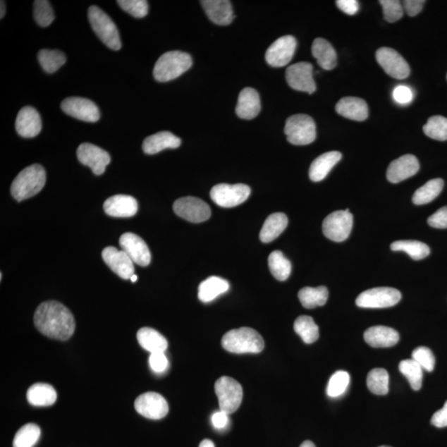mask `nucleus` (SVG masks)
<instances>
[{
	"label": "nucleus",
	"instance_id": "nucleus-44",
	"mask_svg": "<svg viewBox=\"0 0 447 447\" xmlns=\"http://www.w3.org/2000/svg\"><path fill=\"white\" fill-rule=\"evenodd\" d=\"M350 381V377L348 372L344 370L337 371L328 382L327 396L331 398H338L343 396L349 387Z\"/></svg>",
	"mask_w": 447,
	"mask_h": 447
},
{
	"label": "nucleus",
	"instance_id": "nucleus-20",
	"mask_svg": "<svg viewBox=\"0 0 447 447\" xmlns=\"http://www.w3.org/2000/svg\"><path fill=\"white\" fill-rule=\"evenodd\" d=\"M420 169V163L415 155H403L389 164L387 178L392 183H401L415 176Z\"/></svg>",
	"mask_w": 447,
	"mask_h": 447
},
{
	"label": "nucleus",
	"instance_id": "nucleus-40",
	"mask_svg": "<svg viewBox=\"0 0 447 447\" xmlns=\"http://www.w3.org/2000/svg\"><path fill=\"white\" fill-rule=\"evenodd\" d=\"M41 436L40 427L35 423H27L17 431L13 441V447H33Z\"/></svg>",
	"mask_w": 447,
	"mask_h": 447
},
{
	"label": "nucleus",
	"instance_id": "nucleus-17",
	"mask_svg": "<svg viewBox=\"0 0 447 447\" xmlns=\"http://www.w3.org/2000/svg\"><path fill=\"white\" fill-rule=\"evenodd\" d=\"M77 154L80 163L89 166L94 175H102L111 163V156L106 151L89 142L80 145Z\"/></svg>",
	"mask_w": 447,
	"mask_h": 447
},
{
	"label": "nucleus",
	"instance_id": "nucleus-23",
	"mask_svg": "<svg viewBox=\"0 0 447 447\" xmlns=\"http://www.w3.org/2000/svg\"><path fill=\"white\" fill-rule=\"evenodd\" d=\"M201 4L208 18L217 25H229L234 20L231 3L228 0H204Z\"/></svg>",
	"mask_w": 447,
	"mask_h": 447
},
{
	"label": "nucleus",
	"instance_id": "nucleus-47",
	"mask_svg": "<svg viewBox=\"0 0 447 447\" xmlns=\"http://www.w3.org/2000/svg\"><path fill=\"white\" fill-rule=\"evenodd\" d=\"M412 359L415 360L417 364H420L423 369L431 372L435 368L436 359L432 351L425 346L417 347L413 350Z\"/></svg>",
	"mask_w": 447,
	"mask_h": 447
},
{
	"label": "nucleus",
	"instance_id": "nucleus-28",
	"mask_svg": "<svg viewBox=\"0 0 447 447\" xmlns=\"http://www.w3.org/2000/svg\"><path fill=\"white\" fill-rule=\"evenodd\" d=\"M342 158L340 152L331 151L323 154L312 161L309 170V177L312 182H321L326 178L331 170Z\"/></svg>",
	"mask_w": 447,
	"mask_h": 447
},
{
	"label": "nucleus",
	"instance_id": "nucleus-12",
	"mask_svg": "<svg viewBox=\"0 0 447 447\" xmlns=\"http://www.w3.org/2000/svg\"><path fill=\"white\" fill-rule=\"evenodd\" d=\"M135 410L149 420H159L169 413V403L161 394L145 393L137 397L135 403Z\"/></svg>",
	"mask_w": 447,
	"mask_h": 447
},
{
	"label": "nucleus",
	"instance_id": "nucleus-60",
	"mask_svg": "<svg viewBox=\"0 0 447 447\" xmlns=\"http://www.w3.org/2000/svg\"><path fill=\"white\" fill-rule=\"evenodd\" d=\"M379 447H391V446H379Z\"/></svg>",
	"mask_w": 447,
	"mask_h": 447
},
{
	"label": "nucleus",
	"instance_id": "nucleus-14",
	"mask_svg": "<svg viewBox=\"0 0 447 447\" xmlns=\"http://www.w3.org/2000/svg\"><path fill=\"white\" fill-rule=\"evenodd\" d=\"M297 49V40L293 36L279 37L266 51L265 59L273 68H283L293 58Z\"/></svg>",
	"mask_w": 447,
	"mask_h": 447
},
{
	"label": "nucleus",
	"instance_id": "nucleus-30",
	"mask_svg": "<svg viewBox=\"0 0 447 447\" xmlns=\"http://www.w3.org/2000/svg\"><path fill=\"white\" fill-rule=\"evenodd\" d=\"M312 51L314 58L317 59V63L322 68L330 71L336 68V52L329 42L318 37L313 42Z\"/></svg>",
	"mask_w": 447,
	"mask_h": 447
},
{
	"label": "nucleus",
	"instance_id": "nucleus-43",
	"mask_svg": "<svg viewBox=\"0 0 447 447\" xmlns=\"http://www.w3.org/2000/svg\"><path fill=\"white\" fill-rule=\"evenodd\" d=\"M423 132L432 140H447V118L441 116L428 118L426 125L423 126Z\"/></svg>",
	"mask_w": 447,
	"mask_h": 447
},
{
	"label": "nucleus",
	"instance_id": "nucleus-10",
	"mask_svg": "<svg viewBox=\"0 0 447 447\" xmlns=\"http://www.w3.org/2000/svg\"><path fill=\"white\" fill-rule=\"evenodd\" d=\"M401 298V293L396 288H375L360 294L356 305L362 308H387L396 306Z\"/></svg>",
	"mask_w": 447,
	"mask_h": 447
},
{
	"label": "nucleus",
	"instance_id": "nucleus-18",
	"mask_svg": "<svg viewBox=\"0 0 447 447\" xmlns=\"http://www.w3.org/2000/svg\"><path fill=\"white\" fill-rule=\"evenodd\" d=\"M120 245L123 252L130 257L133 262L146 267L151 262V253L145 241L134 233H125L121 235Z\"/></svg>",
	"mask_w": 447,
	"mask_h": 447
},
{
	"label": "nucleus",
	"instance_id": "nucleus-33",
	"mask_svg": "<svg viewBox=\"0 0 447 447\" xmlns=\"http://www.w3.org/2000/svg\"><path fill=\"white\" fill-rule=\"evenodd\" d=\"M137 339L142 348L150 352V354L155 352H165L168 349V341L153 328H141L137 333Z\"/></svg>",
	"mask_w": 447,
	"mask_h": 447
},
{
	"label": "nucleus",
	"instance_id": "nucleus-22",
	"mask_svg": "<svg viewBox=\"0 0 447 447\" xmlns=\"http://www.w3.org/2000/svg\"><path fill=\"white\" fill-rule=\"evenodd\" d=\"M104 210L109 216L132 217L137 212V202L136 199L128 195H116L104 202Z\"/></svg>",
	"mask_w": 447,
	"mask_h": 447
},
{
	"label": "nucleus",
	"instance_id": "nucleus-32",
	"mask_svg": "<svg viewBox=\"0 0 447 447\" xmlns=\"http://www.w3.org/2000/svg\"><path fill=\"white\" fill-rule=\"evenodd\" d=\"M288 223V217L283 213H274L270 215L261 229L259 238L263 243H270L277 239L286 229Z\"/></svg>",
	"mask_w": 447,
	"mask_h": 447
},
{
	"label": "nucleus",
	"instance_id": "nucleus-15",
	"mask_svg": "<svg viewBox=\"0 0 447 447\" xmlns=\"http://www.w3.org/2000/svg\"><path fill=\"white\" fill-rule=\"evenodd\" d=\"M313 66L311 63H298L290 66L286 71V80L290 87L298 92L313 94L317 85L313 79Z\"/></svg>",
	"mask_w": 447,
	"mask_h": 447
},
{
	"label": "nucleus",
	"instance_id": "nucleus-2",
	"mask_svg": "<svg viewBox=\"0 0 447 447\" xmlns=\"http://www.w3.org/2000/svg\"><path fill=\"white\" fill-rule=\"evenodd\" d=\"M46 172L39 164H33L21 171L11 185V194L17 202L35 197L46 183Z\"/></svg>",
	"mask_w": 447,
	"mask_h": 447
},
{
	"label": "nucleus",
	"instance_id": "nucleus-52",
	"mask_svg": "<svg viewBox=\"0 0 447 447\" xmlns=\"http://www.w3.org/2000/svg\"><path fill=\"white\" fill-rule=\"evenodd\" d=\"M425 3L424 0H405L403 7L409 16L415 17L422 11Z\"/></svg>",
	"mask_w": 447,
	"mask_h": 447
},
{
	"label": "nucleus",
	"instance_id": "nucleus-61",
	"mask_svg": "<svg viewBox=\"0 0 447 447\" xmlns=\"http://www.w3.org/2000/svg\"><path fill=\"white\" fill-rule=\"evenodd\" d=\"M446 79H447V75H446Z\"/></svg>",
	"mask_w": 447,
	"mask_h": 447
},
{
	"label": "nucleus",
	"instance_id": "nucleus-6",
	"mask_svg": "<svg viewBox=\"0 0 447 447\" xmlns=\"http://www.w3.org/2000/svg\"><path fill=\"white\" fill-rule=\"evenodd\" d=\"M288 141L293 145H307L317 137L316 123L311 116L294 115L290 116L284 128Z\"/></svg>",
	"mask_w": 447,
	"mask_h": 447
},
{
	"label": "nucleus",
	"instance_id": "nucleus-48",
	"mask_svg": "<svg viewBox=\"0 0 447 447\" xmlns=\"http://www.w3.org/2000/svg\"><path fill=\"white\" fill-rule=\"evenodd\" d=\"M383 7L385 20L389 23L396 22L403 16V7L398 0H380Z\"/></svg>",
	"mask_w": 447,
	"mask_h": 447
},
{
	"label": "nucleus",
	"instance_id": "nucleus-1",
	"mask_svg": "<svg viewBox=\"0 0 447 447\" xmlns=\"http://www.w3.org/2000/svg\"><path fill=\"white\" fill-rule=\"evenodd\" d=\"M35 324L42 334L59 341L68 340L75 329L73 313L56 301L40 304L35 314Z\"/></svg>",
	"mask_w": 447,
	"mask_h": 447
},
{
	"label": "nucleus",
	"instance_id": "nucleus-31",
	"mask_svg": "<svg viewBox=\"0 0 447 447\" xmlns=\"http://www.w3.org/2000/svg\"><path fill=\"white\" fill-rule=\"evenodd\" d=\"M229 288L230 283L227 280L212 276L200 284L198 298L202 302H211L220 295L226 293Z\"/></svg>",
	"mask_w": 447,
	"mask_h": 447
},
{
	"label": "nucleus",
	"instance_id": "nucleus-13",
	"mask_svg": "<svg viewBox=\"0 0 447 447\" xmlns=\"http://www.w3.org/2000/svg\"><path fill=\"white\" fill-rule=\"evenodd\" d=\"M376 60L390 77L403 80L410 75V68L398 52L389 47H381L376 51Z\"/></svg>",
	"mask_w": 447,
	"mask_h": 447
},
{
	"label": "nucleus",
	"instance_id": "nucleus-27",
	"mask_svg": "<svg viewBox=\"0 0 447 447\" xmlns=\"http://www.w3.org/2000/svg\"><path fill=\"white\" fill-rule=\"evenodd\" d=\"M180 144L182 141L172 133L159 132L146 137L142 142V150L146 154L153 155L166 149H178Z\"/></svg>",
	"mask_w": 447,
	"mask_h": 447
},
{
	"label": "nucleus",
	"instance_id": "nucleus-7",
	"mask_svg": "<svg viewBox=\"0 0 447 447\" xmlns=\"http://www.w3.org/2000/svg\"><path fill=\"white\" fill-rule=\"evenodd\" d=\"M215 392L221 411L230 415L240 408L243 399V388L235 379L221 377L215 384Z\"/></svg>",
	"mask_w": 447,
	"mask_h": 447
},
{
	"label": "nucleus",
	"instance_id": "nucleus-42",
	"mask_svg": "<svg viewBox=\"0 0 447 447\" xmlns=\"http://www.w3.org/2000/svg\"><path fill=\"white\" fill-rule=\"evenodd\" d=\"M389 376L386 369H374L367 376V386L376 396H386L388 393Z\"/></svg>",
	"mask_w": 447,
	"mask_h": 447
},
{
	"label": "nucleus",
	"instance_id": "nucleus-45",
	"mask_svg": "<svg viewBox=\"0 0 447 447\" xmlns=\"http://www.w3.org/2000/svg\"><path fill=\"white\" fill-rule=\"evenodd\" d=\"M35 21L41 27H47L54 22L55 16L51 4L47 0H37L33 4Z\"/></svg>",
	"mask_w": 447,
	"mask_h": 447
},
{
	"label": "nucleus",
	"instance_id": "nucleus-21",
	"mask_svg": "<svg viewBox=\"0 0 447 447\" xmlns=\"http://www.w3.org/2000/svg\"><path fill=\"white\" fill-rule=\"evenodd\" d=\"M16 131L23 137H35L42 130V120L35 108L27 106L18 112L16 123Z\"/></svg>",
	"mask_w": 447,
	"mask_h": 447
},
{
	"label": "nucleus",
	"instance_id": "nucleus-34",
	"mask_svg": "<svg viewBox=\"0 0 447 447\" xmlns=\"http://www.w3.org/2000/svg\"><path fill=\"white\" fill-rule=\"evenodd\" d=\"M329 297V292L324 286L317 288H303L298 293V298L302 305L307 309L324 306Z\"/></svg>",
	"mask_w": 447,
	"mask_h": 447
},
{
	"label": "nucleus",
	"instance_id": "nucleus-35",
	"mask_svg": "<svg viewBox=\"0 0 447 447\" xmlns=\"http://www.w3.org/2000/svg\"><path fill=\"white\" fill-rule=\"evenodd\" d=\"M444 180L441 178H435L423 185L422 187L418 188L412 196V202L417 206L430 203L437 197L443 189Z\"/></svg>",
	"mask_w": 447,
	"mask_h": 447
},
{
	"label": "nucleus",
	"instance_id": "nucleus-57",
	"mask_svg": "<svg viewBox=\"0 0 447 447\" xmlns=\"http://www.w3.org/2000/svg\"><path fill=\"white\" fill-rule=\"evenodd\" d=\"M300 447H316V446L311 441H306L303 442Z\"/></svg>",
	"mask_w": 447,
	"mask_h": 447
},
{
	"label": "nucleus",
	"instance_id": "nucleus-53",
	"mask_svg": "<svg viewBox=\"0 0 447 447\" xmlns=\"http://www.w3.org/2000/svg\"><path fill=\"white\" fill-rule=\"evenodd\" d=\"M336 6L348 16H355L359 11V2L356 0H338Z\"/></svg>",
	"mask_w": 447,
	"mask_h": 447
},
{
	"label": "nucleus",
	"instance_id": "nucleus-19",
	"mask_svg": "<svg viewBox=\"0 0 447 447\" xmlns=\"http://www.w3.org/2000/svg\"><path fill=\"white\" fill-rule=\"evenodd\" d=\"M102 258L109 269L121 278L130 279L135 274L134 262L125 252L118 250L116 247H106L102 251Z\"/></svg>",
	"mask_w": 447,
	"mask_h": 447
},
{
	"label": "nucleus",
	"instance_id": "nucleus-58",
	"mask_svg": "<svg viewBox=\"0 0 447 447\" xmlns=\"http://www.w3.org/2000/svg\"><path fill=\"white\" fill-rule=\"evenodd\" d=\"M6 14V4H4V1H1V14H0V18H3Z\"/></svg>",
	"mask_w": 447,
	"mask_h": 447
},
{
	"label": "nucleus",
	"instance_id": "nucleus-39",
	"mask_svg": "<svg viewBox=\"0 0 447 447\" xmlns=\"http://www.w3.org/2000/svg\"><path fill=\"white\" fill-rule=\"evenodd\" d=\"M42 68L47 73H54L66 61L63 52L59 50L42 49L37 54Z\"/></svg>",
	"mask_w": 447,
	"mask_h": 447
},
{
	"label": "nucleus",
	"instance_id": "nucleus-59",
	"mask_svg": "<svg viewBox=\"0 0 447 447\" xmlns=\"http://www.w3.org/2000/svg\"><path fill=\"white\" fill-rule=\"evenodd\" d=\"M130 280H131V282L135 283L137 280V276L135 274L133 275Z\"/></svg>",
	"mask_w": 447,
	"mask_h": 447
},
{
	"label": "nucleus",
	"instance_id": "nucleus-4",
	"mask_svg": "<svg viewBox=\"0 0 447 447\" xmlns=\"http://www.w3.org/2000/svg\"><path fill=\"white\" fill-rule=\"evenodd\" d=\"M192 66V56L187 52L172 51L161 55L154 66L157 82H168L182 75Z\"/></svg>",
	"mask_w": 447,
	"mask_h": 447
},
{
	"label": "nucleus",
	"instance_id": "nucleus-3",
	"mask_svg": "<svg viewBox=\"0 0 447 447\" xmlns=\"http://www.w3.org/2000/svg\"><path fill=\"white\" fill-rule=\"evenodd\" d=\"M221 343L223 349L235 354H258L264 349L263 337L250 327L228 331L223 336Z\"/></svg>",
	"mask_w": 447,
	"mask_h": 447
},
{
	"label": "nucleus",
	"instance_id": "nucleus-29",
	"mask_svg": "<svg viewBox=\"0 0 447 447\" xmlns=\"http://www.w3.org/2000/svg\"><path fill=\"white\" fill-rule=\"evenodd\" d=\"M27 398L32 406L49 407L55 403L58 394L50 384L37 383L28 388Z\"/></svg>",
	"mask_w": 447,
	"mask_h": 447
},
{
	"label": "nucleus",
	"instance_id": "nucleus-9",
	"mask_svg": "<svg viewBox=\"0 0 447 447\" xmlns=\"http://www.w3.org/2000/svg\"><path fill=\"white\" fill-rule=\"evenodd\" d=\"M353 226V216L349 209L337 211L327 216L322 223L323 234L334 242H342L349 237Z\"/></svg>",
	"mask_w": 447,
	"mask_h": 447
},
{
	"label": "nucleus",
	"instance_id": "nucleus-38",
	"mask_svg": "<svg viewBox=\"0 0 447 447\" xmlns=\"http://www.w3.org/2000/svg\"><path fill=\"white\" fill-rule=\"evenodd\" d=\"M393 251L405 252L412 259L421 260L430 254V248L424 243L416 240H398L391 245Z\"/></svg>",
	"mask_w": 447,
	"mask_h": 447
},
{
	"label": "nucleus",
	"instance_id": "nucleus-25",
	"mask_svg": "<svg viewBox=\"0 0 447 447\" xmlns=\"http://www.w3.org/2000/svg\"><path fill=\"white\" fill-rule=\"evenodd\" d=\"M261 109L260 97L253 88L241 90L235 109L237 116L243 120H252L258 116Z\"/></svg>",
	"mask_w": 447,
	"mask_h": 447
},
{
	"label": "nucleus",
	"instance_id": "nucleus-56",
	"mask_svg": "<svg viewBox=\"0 0 447 447\" xmlns=\"http://www.w3.org/2000/svg\"><path fill=\"white\" fill-rule=\"evenodd\" d=\"M199 447H216V446L215 445H214L213 442L211 440L204 439L201 442V443H200Z\"/></svg>",
	"mask_w": 447,
	"mask_h": 447
},
{
	"label": "nucleus",
	"instance_id": "nucleus-50",
	"mask_svg": "<svg viewBox=\"0 0 447 447\" xmlns=\"http://www.w3.org/2000/svg\"><path fill=\"white\" fill-rule=\"evenodd\" d=\"M428 225L436 229H446L447 228V207H441L427 220Z\"/></svg>",
	"mask_w": 447,
	"mask_h": 447
},
{
	"label": "nucleus",
	"instance_id": "nucleus-49",
	"mask_svg": "<svg viewBox=\"0 0 447 447\" xmlns=\"http://www.w3.org/2000/svg\"><path fill=\"white\" fill-rule=\"evenodd\" d=\"M149 366L156 374H163L169 367V362L164 352H155L150 354Z\"/></svg>",
	"mask_w": 447,
	"mask_h": 447
},
{
	"label": "nucleus",
	"instance_id": "nucleus-36",
	"mask_svg": "<svg viewBox=\"0 0 447 447\" xmlns=\"http://www.w3.org/2000/svg\"><path fill=\"white\" fill-rule=\"evenodd\" d=\"M294 331L306 344H312L319 338V327L312 317L300 316L294 322Z\"/></svg>",
	"mask_w": 447,
	"mask_h": 447
},
{
	"label": "nucleus",
	"instance_id": "nucleus-11",
	"mask_svg": "<svg viewBox=\"0 0 447 447\" xmlns=\"http://www.w3.org/2000/svg\"><path fill=\"white\" fill-rule=\"evenodd\" d=\"M173 211L179 217L192 223L206 221L212 215L208 204L193 197L177 200L173 204Z\"/></svg>",
	"mask_w": 447,
	"mask_h": 447
},
{
	"label": "nucleus",
	"instance_id": "nucleus-37",
	"mask_svg": "<svg viewBox=\"0 0 447 447\" xmlns=\"http://www.w3.org/2000/svg\"><path fill=\"white\" fill-rule=\"evenodd\" d=\"M269 267L271 274L278 281H285L291 274L292 265L290 261L285 258L281 251L272 252L269 257Z\"/></svg>",
	"mask_w": 447,
	"mask_h": 447
},
{
	"label": "nucleus",
	"instance_id": "nucleus-41",
	"mask_svg": "<svg viewBox=\"0 0 447 447\" xmlns=\"http://www.w3.org/2000/svg\"><path fill=\"white\" fill-rule=\"evenodd\" d=\"M399 371L407 378L411 387L415 391L422 388L423 369L415 360H405L399 364Z\"/></svg>",
	"mask_w": 447,
	"mask_h": 447
},
{
	"label": "nucleus",
	"instance_id": "nucleus-24",
	"mask_svg": "<svg viewBox=\"0 0 447 447\" xmlns=\"http://www.w3.org/2000/svg\"><path fill=\"white\" fill-rule=\"evenodd\" d=\"M364 338L366 343L374 348H388L398 344L399 335L393 328L376 326L366 330Z\"/></svg>",
	"mask_w": 447,
	"mask_h": 447
},
{
	"label": "nucleus",
	"instance_id": "nucleus-55",
	"mask_svg": "<svg viewBox=\"0 0 447 447\" xmlns=\"http://www.w3.org/2000/svg\"><path fill=\"white\" fill-rule=\"evenodd\" d=\"M229 415L222 411H218L212 417V422L214 427L218 430L225 429V428L229 424Z\"/></svg>",
	"mask_w": 447,
	"mask_h": 447
},
{
	"label": "nucleus",
	"instance_id": "nucleus-5",
	"mask_svg": "<svg viewBox=\"0 0 447 447\" xmlns=\"http://www.w3.org/2000/svg\"><path fill=\"white\" fill-rule=\"evenodd\" d=\"M88 18L94 32L99 39L109 49L120 50L122 47L120 33L116 23L97 6L90 7Z\"/></svg>",
	"mask_w": 447,
	"mask_h": 447
},
{
	"label": "nucleus",
	"instance_id": "nucleus-51",
	"mask_svg": "<svg viewBox=\"0 0 447 447\" xmlns=\"http://www.w3.org/2000/svg\"><path fill=\"white\" fill-rule=\"evenodd\" d=\"M393 99L400 104H407L412 102L413 94L412 90L406 85H398L393 90Z\"/></svg>",
	"mask_w": 447,
	"mask_h": 447
},
{
	"label": "nucleus",
	"instance_id": "nucleus-26",
	"mask_svg": "<svg viewBox=\"0 0 447 447\" xmlns=\"http://www.w3.org/2000/svg\"><path fill=\"white\" fill-rule=\"evenodd\" d=\"M336 111L340 116L351 121H364L369 116L367 103L358 97H345L336 104Z\"/></svg>",
	"mask_w": 447,
	"mask_h": 447
},
{
	"label": "nucleus",
	"instance_id": "nucleus-54",
	"mask_svg": "<svg viewBox=\"0 0 447 447\" xmlns=\"http://www.w3.org/2000/svg\"><path fill=\"white\" fill-rule=\"evenodd\" d=\"M431 424L436 427H447V401L445 403L443 408L436 412L432 416L431 420Z\"/></svg>",
	"mask_w": 447,
	"mask_h": 447
},
{
	"label": "nucleus",
	"instance_id": "nucleus-16",
	"mask_svg": "<svg viewBox=\"0 0 447 447\" xmlns=\"http://www.w3.org/2000/svg\"><path fill=\"white\" fill-rule=\"evenodd\" d=\"M63 111L71 117L85 122H97L101 117L97 104L88 99L70 97L61 102Z\"/></svg>",
	"mask_w": 447,
	"mask_h": 447
},
{
	"label": "nucleus",
	"instance_id": "nucleus-46",
	"mask_svg": "<svg viewBox=\"0 0 447 447\" xmlns=\"http://www.w3.org/2000/svg\"><path fill=\"white\" fill-rule=\"evenodd\" d=\"M117 4L123 11L135 18H145L149 13V3L146 0H118Z\"/></svg>",
	"mask_w": 447,
	"mask_h": 447
},
{
	"label": "nucleus",
	"instance_id": "nucleus-8",
	"mask_svg": "<svg viewBox=\"0 0 447 447\" xmlns=\"http://www.w3.org/2000/svg\"><path fill=\"white\" fill-rule=\"evenodd\" d=\"M251 189L245 184H218L212 189L211 198L219 207L231 208L239 206L250 196Z\"/></svg>",
	"mask_w": 447,
	"mask_h": 447
}]
</instances>
